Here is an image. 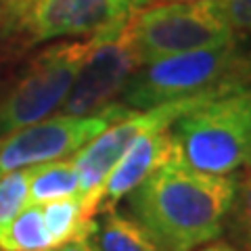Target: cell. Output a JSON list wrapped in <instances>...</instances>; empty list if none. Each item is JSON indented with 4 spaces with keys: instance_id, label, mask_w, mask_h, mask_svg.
<instances>
[{
    "instance_id": "obj_8",
    "label": "cell",
    "mask_w": 251,
    "mask_h": 251,
    "mask_svg": "<svg viewBox=\"0 0 251 251\" xmlns=\"http://www.w3.org/2000/svg\"><path fill=\"white\" fill-rule=\"evenodd\" d=\"M130 23V21H128ZM128 23L92 36V46L61 105L65 115H90L113 103L140 67L128 36Z\"/></svg>"
},
{
    "instance_id": "obj_17",
    "label": "cell",
    "mask_w": 251,
    "mask_h": 251,
    "mask_svg": "<svg viewBox=\"0 0 251 251\" xmlns=\"http://www.w3.org/2000/svg\"><path fill=\"white\" fill-rule=\"evenodd\" d=\"M49 251H97L94 243L90 241V237H84V239H74V241H67L63 245H57Z\"/></svg>"
},
{
    "instance_id": "obj_1",
    "label": "cell",
    "mask_w": 251,
    "mask_h": 251,
    "mask_svg": "<svg viewBox=\"0 0 251 251\" xmlns=\"http://www.w3.org/2000/svg\"><path fill=\"white\" fill-rule=\"evenodd\" d=\"M234 193L232 174H205L172 159L128 197L132 216L161 251H193L222 234Z\"/></svg>"
},
{
    "instance_id": "obj_6",
    "label": "cell",
    "mask_w": 251,
    "mask_h": 251,
    "mask_svg": "<svg viewBox=\"0 0 251 251\" xmlns=\"http://www.w3.org/2000/svg\"><path fill=\"white\" fill-rule=\"evenodd\" d=\"M90 46L92 36L52 44L31 59L17 82L0 97V138L44 120L63 105Z\"/></svg>"
},
{
    "instance_id": "obj_3",
    "label": "cell",
    "mask_w": 251,
    "mask_h": 251,
    "mask_svg": "<svg viewBox=\"0 0 251 251\" xmlns=\"http://www.w3.org/2000/svg\"><path fill=\"white\" fill-rule=\"evenodd\" d=\"M174 159L184 166L226 176L251 166V86L241 84L170 126Z\"/></svg>"
},
{
    "instance_id": "obj_19",
    "label": "cell",
    "mask_w": 251,
    "mask_h": 251,
    "mask_svg": "<svg viewBox=\"0 0 251 251\" xmlns=\"http://www.w3.org/2000/svg\"><path fill=\"white\" fill-rule=\"evenodd\" d=\"M159 2H203V0H159Z\"/></svg>"
},
{
    "instance_id": "obj_12",
    "label": "cell",
    "mask_w": 251,
    "mask_h": 251,
    "mask_svg": "<svg viewBox=\"0 0 251 251\" xmlns=\"http://www.w3.org/2000/svg\"><path fill=\"white\" fill-rule=\"evenodd\" d=\"M42 218L54 247L74 239L90 237L94 230V224H97V220L84 214L80 193L44 203Z\"/></svg>"
},
{
    "instance_id": "obj_15",
    "label": "cell",
    "mask_w": 251,
    "mask_h": 251,
    "mask_svg": "<svg viewBox=\"0 0 251 251\" xmlns=\"http://www.w3.org/2000/svg\"><path fill=\"white\" fill-rule=\"evenodd\" d=\"M230 211H234V222H237L243 241L251 247V170L241 182H237V193H234Z\"/></svg>"
},
{
    "instance_id": "obj_5",
    "label": "cell",
    "mask_w": 251,
    "mask_h": 251,
    "mask_svg": "<svg viewBox=\"0 0 251 251\" xmlns=\"http://www.w3.org/2000/svg\"><path fill=\"white\" fill-rule=\"evenodd\" d=\"M128 36L140 67L172 54L216 49L237 40L216 0L145 6L130 19Z\"/></svg>"
},
{
    "instance_id": "obj_10",
    "label": "cell",
    "mask_w": 251,
    "mask_h": 251,
    "mask_svg": "<svg viewBox=\"0 0 251 251\" xmlns=\"http://www.w3.org/2000/svg\"><path fill=\"white\" fill-rule=\"evenodd\" d=\"M100 214L103 218L97 220L90 234L97 251H161L134 218L122 214L115 207Z\"/></svg>"
},
{
    "instance_id": "obj_13",
    "label": "cell",
    "mask_w": 251,
    "mask_h": 251,
    "mask_svg": "<svg viewBox=\"0 0 251 251\" xmlns=\"http://www.w3.org/2000/svg\"><path fill=\"white\" fill-rule=\"evenodd\" d=\"M52 247L42 205H25L4 228H0V251H49Z\"/></svg>"
},
{
    "instance_id": "obj_7",
    "label": "cell",
    "mask_w": 251,
    "mask_h": 251,
    "mask_svg": "<svg viewBox=\"0 0 251 251\" xmlns=\"http://www.w3.org/2000/svg\"><path fill=\"white\" fill-rule=\"evenodd\" d=\"M132 111L134 109L122 105L120 100H113L100 111L90 115L59 113L15 130L0 143V176L13 170L63 159L72 153H77L107 126Z\"/></svg>"
},
{
    "instance_id": "obj_9",
    "label": "cell",
    "mask_w": 251,
    "mask_h": 251,
    "mask_svg": "<svg viewBox=\"0 0 251 251\" xmlns=\"http://www.w3.org/2000/svg\"><path fill=\"white\" fill-rule=\"evenodd\" d=\"M174 138H172L170 128L140 136L122 155V159L115 163L113 170L109 172V176L105 178L99 211L115 207L117 201L128 197L155 170H159L161 166H166L168 161L174 159Z\"/></svg>"
},
{
    "instance_id": "obj_11",
    "label": "cell",
    "mask_w": 251,
    "mask_h": 251,
    "mask_svg": "<svg viewBox=\"0 0 251 251\" xmlns=\"http://www.w3.org/2000/svg\"><path fill=\"white\" fill-rule=\"evenodd\" d=\"M80 193L74 159H52L38 166H29L27 205H44L49 201Z\"/></svg>"
},
{
    "instance_id": "obj_14",
    "label": "cell",
    "mask_w": 251,
    "mask_h": 251,
    "mask_svg": "<svg viewBox=\"0 0 251 251\" xmlns=\"http://www.w3.org/2000/svg\"><path fill=\"white\" fill-rule=\"evenodd\" d=\"M29 168L13 170L0 176V228H4L27 205Z\"/></svg>"
},
{
    "instance_id": "obj_18",
    "label": "cell",
    "mask_w": 251,
    "mask_h": 251,
    "mask_svg": "<svg viewBox=\"0 0 251 251\" xmlns=\"http://www.w3.org/2000/svg\"><path fill=\"white\" fill-rule=\"evenodd\" d=\"M199 251H237V249L230 247V245H226V243H211V245L203 247Z\"/></svg>"
},
{
    "instance_id": "obj_2",
    "label": "cell",
    "mask_w": 251,
    "mask_h": 251,
    "mask_svg": "<svg viewBox=\"0 0 251 251\" xmlns=\"http://www.w3.org/2000/svg\"><path fill=\"white\" fill-rule=\"evenodd\" d=\"M151 0H0V59L124 25Z\"/></svg>"
},
{
    "instance_id": "obj_16",
    "label": "cell",
    "mask_w": 251,
    "mask_h": 251,
    "mask_svg": "<svg viewBox=\"0 0 251 251\" xmlns=\"http://www.w3.org/2000/svg\"><path fill=\"white\" fill-rule=\"evenodd\" d=\"M234 34H251V0H216Z\"/></svg>"
},
{
    "instance_id": "obj_4",
    "label": "cell",
    "mask_w": 251,
    "mask_h": 251,
    "mask_svg": "<svg viewBox=\"0 0 251 251\" xmlns=\"http://www.w3.org/2000/svg\"><path fill=\"white\" fill-rule=\"evenodd\" d=\"M251 59L243 57L239 40L216 49H201L138 67L122 90L120 103L130 109H149L184 99L214 86L249 82Z\"/></svg>"
}]
</instances>
